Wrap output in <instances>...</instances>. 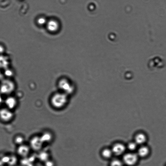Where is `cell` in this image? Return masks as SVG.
<instances>
[{"mask_svg":"<svg viewBox=\"0 0 166 166\" xmlns=\"http://www.w3.org/2000/svg\"><path fill=\"white\" fill-rule=\"evenodd\" d=\"M51 101L54 107L57 108H62L68 101V95L63 92L56 93L52 97Z\"/></svg>","mask_w":166,"mask_h":166,"instance_id":"1","label":"cell"},{"mask_svg":"<svg viewBox=\"0 0 166 166\" xmlns=\"http://www.w3.org/2000/svg\"><path fill=\"white\" fill-rule=\"evenodd\" d=\"M14 83L8 79H3L0 84V93L2 95H8L11 93L14 90Z\"/></svg>","mask_w":166,"mask_h":166,"instance_id":"2","label":"cell"},{"mask_svg":"<svg viewBox=\"0 0 166 166\" xmlns=\"http://www.w3.org/2000/svg\"><path fill=\"white\" fill-rule=\"evenodd\" d=\"M58 85L63 93L68 95L72 94L75 91V86L69 80L66 79L60 80Z\"/></svg>","mask_w":166,"mask_h":166,"instance_id":"3","label":"cell"},{"mask_svg":"<svg viewBox=\"0 0 166 166\" xmlns=\"http://www.w3.org/2000/svg\"><path fill=\"white\" fill-rule=\"evenodd\" d=\"M122 156L123 163L127 166H133L137 163L138 160L137 154L133 152L125 153Z\"/></svg>","mask_w":166,"mask_h":166,"instance_id":"4","label":"cell"},{"mask_svg":"<svg viewBox=\"0 0 166 166\" xmlns=\"http://www.w3.org/2000/svg\"><path fill=\"white\" fill-rule=\"evenodd\" d=\"M114 156L117 157L122 156L126 152V146L123 144L118 142L114 144L111 148Z\"/></svg>","mask_w":166,"mask_h":166,"instance_id":"5","label":"cell"},{"mask_svg":"<svg viewBox=\"0 0 166 166\" xmlns=\"http://www.w3.org/2000/svg\"><path fill=\"white\" fill-rule=\"evenodd\" d=\"M43 144L40 136H34L30 140L29 145L31 149L38 151L41 150Z\"/></svg>","mask_w":166,"mask_h":166,"instance_id":"6","label":"cell"},{"mask_svg":"<svg viewBox=\"0 0 166 166\" xmlns=\"http://www.w3.org/2000/svg\"><path fill=\"white\" fill-rule=\"evenodd\" d=\"M14 114L8 108L0 109V120L4 122H7L13 119Z\"/></svg>","mask_w":166,"mask_h":166,"instance_id":"7","label":"cell"},{"mask_svg":"<svg viewBox=\"0 0 166 166\" xmlns=\"http://www.w3.org/2000/svg\"><path fill=\"white\" fill-rule=\"evenodd\" d=\"M31 149L29 145L22 144L18 147L17 150V154L22 158L27 157L28 155H29Z\"/></svg>","mask_w":166,"mask_h":166,"instance_id":"8","label":"cell"},{"mask_svg":"<svg viewBox=\"0 0 166 166\" xmlns=\"http://www.w3.org/2000/svg\"><path fill=\"white\" fill-rule=\"evenodd\" d=\"M101 155L102 157L106 160L111 159L114 156L113 153L111 148H104L101 152Z\"/></svg>","mask_w":166,"mask_h":166,"instance_id":"9","label":"cell"},{"mask_svg":"<svg viewBox=\"0 0 166 166\" xmlns=\"http://www.w3.org/2000/svg\"><path fill=\"white\" fill-rule=\"evenodd\" d=\"M6 106L9 109L14 108L16 106L17 100L13 97H9L5 100Z\"/></svg>","mask_w":166,"mask_h":166,"instance_id":"10","label":"cell"},{"mask_svg":"<svg viewBox=\"0 0 166 166\" xmlns=\"http://www.w3.org/2000/svg\"><path fill=\"white\" fill-rule=\"evenodd\" d=\"M145 135L142 133H140L136 135L135 137V142L137 145H141L144 144L146 140Z\"/></svg>","mask_w":166,"mask_h":166,"instance_id":"11","label":"cell"},{"mask_svg":"<svg viewBox=\"0 0 166 166\" xmlns=\"http://www.w3.org/2000/svg\"><path fill=\"white\" fill-rule=\"evenodd\" d=\"M59 27L58 23L55 21H51L47 23V29L51 32H54L57 31Z\"/></svg>","mask_w":166,"mask_h":166,"instance_id":"12","label":"cell"},{"mask_svg":"<svg viewBox=\"0 0 166 166\" xmlns=\"http://www.w3.org/2000/svg\"><path fill=\"white\" fill-rule=\"evenodd\" d=\"M43 143H50L51 141L52 140V135L50 132H45L43 133L41 136H40Z\"/></svg>","mask_w":166,"mask_h":166,"instance_id":"13","label":"cell"},{"mask_svg":"<svg viewBox=\"0 0 166 166\" xmlns=\"http://www.w3.org/2000/svg\"><path fill=\"white\" fill-rule=\"evenodd\" d=\"M149 152V150L148 148L146 146H142L139 148L137 154L138 156L144 157L148 155Z\"/></svg>","mask_w":166,"mask_h":166,"instance_id":"14","label":"cell"},{"mask_svg":"<svg viewBox=\"0 0 166 166\" xmlns=\"http://www.w3.org/2000/svg\"><path fill=\"white\" fill-rule=\"evenodd\" d=\"M9 63L7 58L5 57L0 56V69L5 70L8 68Z\"/></svg>","mask_w":166,"mask_h":166,"instance_id":"15","label":"cell"},{"mask_svg":"<svg viewBox=\"0 0 166 166\" xmlns=\"http://www.w3.org/2000/svg\"><path fill=\"white\" fill-rule=\"evenodd\" d=\"M137 145H138L135 142V141H134V142L129 143L128 144L126 145L127 150L128 149L131 152H133L137 149Z\"/></svg>","mask_w":166,"mask_h":166,"instance_id":"16","label":"cell"},{"mask_svg":"<svg viewBox=\"0 0 166 166\" xmlns=\"http://www.w3.org/2000/svg\"><path fill=\"white\" fill-rule=\"evenodd\" d=\"M122 160L118 159H114L110 163V166H124Z\"/></svg>","mask_w":166,"mask_h":166,"instance_id":"17","label":"cell"},{"mask_svg":"<svg viewBox=\"0 0 166 166\" xmlns=\"http://www.w3.org/2000/svg\"><path fill=\"white\" fill-rule=\"evenodd\" d=\"M14 143L18 145V146L23 144L24 138L22 136H18L15 137L14 139Z\"/></svg>","mask_w":166,"mask_h":166,"instance_id":"18","label":"cell"},{"mask_svg":"<svg viewBox=\"0 0 166 166\" xmlns=\"http://www.w3.org/2000/svg\"><path fill=\"white\" fill-rule=\"evenodd\" d=\"M5 70L4 73L3 74L4 76L5 75L7 77H11L13 76L14 74L13 72L11 70L8 68L6 69Z\"/></svg>","mask_w":166,"mask_h":166,"instance_id":"19","label":"cell"},{"mask_svg":"<svg viewBox=\"0 0 166 166\" xmlns=\"http://www.w3.org/2000/svg\"><path fill=\"white\" fill-rule=\"evenodd\" d=\"M38 23L40 24V25L42 24H44L45 23L46 21L44 18H40L38 20Z\"/></svg>","mask_w":166,"mask_h":166,"instance_id":"20","label":"cell"},{"mask_svg":"<svg viewBox=\"0 0 166 166\" xmlns=\"http://www.w3.org/2000/svg\"><path fill=\"white\" fill-rule=\"evenodd\" d=\"M4 75L0 69V81H2L4 79Z\"/></svg>","mask_w":166,"mask_h":166,"instance_id":"21","label":"cell"},{"mask_svg":"<svg viewBox=\"0 0 166 166\" xmlns=\"http://www.w3.org/2000/svg\"><path fill=\"white\" fill-rule=\"evenodd\" d=\"M2 94L0 93V105L3 102V99L2 96Z\"/></svg>","mask_w":166,"mask_h":166,"instance_id":"22","label":"cell"},{"mask_svg":"<svg viewBox=\"0 0 166 166\" xmlns=\"http://www.w3.org/2000/svg\"><path fill=\"white\" fill-rule=\"evenodd\" d=\"M4 51V48L3 47L0 45V54L2 53Z\"/></svg>","mask_w":166,"mask_h":166,"instance_id":"23","label":"cell"},{"mask_svg":"<svg viewBox=\"0 0 166 166\" xmlns=\"http://www.w3.org/2000/svg\"><path fill=\"white\" fill-rule=\"evenodd\" d=\"M0 166H5V165L1 160H0Z\"/></svg>","mask_w":166,"mask_h":166,"instance_id":"24","label":"cell"}]
</instances>
